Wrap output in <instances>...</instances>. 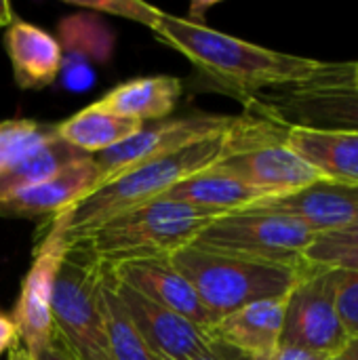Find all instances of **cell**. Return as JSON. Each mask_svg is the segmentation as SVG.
Masks as SVG:
<instances>
[{
    "label": "cell",
    "instance_id": "cell-1",
    "mask_svg": "<svg viewBox=\"0 0 358 360\" xmlns=\"http://www.w3.org/2000/svg\"><path fill=\"white\" fill-rule=\"evenodd\" d=\"M152 32L190 59L222 91L243 101L270 89L306 82L323 65V61L272 51L165 11L158 13Z\"/></svg>",
    "mask_w": 358,
    "mask_h": 360
},
{
    "label": "cell",
    "instance_id": "cell-2",
    "mask_svg": "<svg viewBox=\"0 0 358 360\" xmlns=\"http://www.w3.org/2000/svg\"><path fill=\"white\" fill-rule=\"evenodd\" d=\"M226 131L162 158L139 165L82 198L70 209L68 243L78 240L87 232L122 213L158 200L179 181L217 165L226 154Z\"/></svg>",
    "mask_w": 358,
    "mask_h": 360
},
{
    "label": "cell",
    "instance_id": "cell-3",
    "mask_svg": "<svg viewBox=\"0 0 358 360\" xmlns=\"http://www.w3.org/2000/svg\"><path fill=\"white\" fill-rule=\"evenodd\" d=\"M217 217L224 215L184 202L154 200L101 224L74 243L84 245L103 266L169 257L188 247L200 230Z\"/></svg>",
    "mask_w": 358,
    "mask_h": 360
},
{
    "label": "cell",
    "instance_id": "cell-4",
    "mask_svg": "<svg viewBox=\"0 0 358 360\" xmlns=\"http://www.w3.org/2000/svg\"><path fill=\"white\" fill-rule=\"evenodd\" d=\"M169 262L194 287L217 321L249 304L289 295L306 266L289 268L251 262L203 251L192 245L169 255Z\"/></svg>",
    "mask_w": 358,
    "mask_h": 360
},
{
    "label": "cell",
    "instance_id": "cell-5",
    "mask_svg": "<svg viewBox=\"0 0 358 360\" xmlns=\"http://www.w3.org/2000/svg\"><path fill=\"white\" fill-rule=\"evenodd\" d=\"M101 264L80 243H70L53 300V333L74 360H112L101 310Z\"/></svg>",
    "mask_w": 358,
    "mask_h": 360
},
{
    "label": "cell",
    "instance_id": "cell-6",
    "mask_svg": "<svg viewBox=\"0 0 358 360\" xmlns=\"http://www.w3.org/2000/svg\"><path fill=\"white\" fill-rule=\"evenodd\" d=\"M354 63H323L306 82L257 93L253 103L287 127L340 131L358 135V89L352 84Z\"/></svg>",
    "mask_w": 358,
    "mask_h": 360
},
{
    "label": "cell",
    "instance_id": "cell-7",
    "mask_svg": "<svg viewBox=\"0 0 358 360\" xmlns=\"http://www.w3.org/2000/svg\"><path fill=\"white\" fill-rule=\"evenodd\" d=\"M314 238L317 234L295 219L241 211L213 219L190 245L230 257L302 268Z\"/></svg>",
    "mask_w": 358,
    "mask_h": 360
},
{
    "label": "cell",
    "instance_id": "cell-8",
    "mask_svg": "<svg viewBox=\"0 0 358 360\" xmlns=\"http://www.w3.org/2000/svg\"><path fill=\"white\" fill-rule=\"evenodd\" d=\"M281 344L298 346L325 359L348 350L350 340L335 308L333 268L306 262L287 300Z\"/></svg>",
    "mask_w": 358,
    "mask_h": 360
},
{
    "label": "cell",
    "instance_id": "cell-9",
    "mask_svg": "<svg viewBox=\"0 0 358 360\" xmlns=\"http://www.w3.org/2000/svg\"><path fill=\"white\" fill-rule=\"evenodd\" d=\"M232 118L234 116L200 112V114H190L181 118L156 120L152 127L143 124V129L131 135L129 139L93 156L97 165V173H99V188L139 165H146L150 160H156L181 148H188L196 141L224 133L232 124Z\"/></svg>",
    "mask_w": 358,
    "mask_h": 360
},
{
    "label": "cell",
    "instance_id": "cell-10",
    "mask_svg": "<svg viewBox=\"0 0 358 360\" xmlns=\"http://www.w3.org/2000/svg\"><path fill=\"white\" fill-rule=\"evenodd\" d=\"M68 224L70 209L55 215L51 232L34 253L32 266L23 278L21 295L13 314L21 344L36 359L53 340V316L51 300L61 262L68 253Z\"/></svg>",
    "mask_w": 358,
    "mask_h": 360
},
{
    "label": "cell",
    "instance_id": "cell-11",
    "mask_svg": "<svg viewBox=\"0 0 358 360\" xmlns=\"http://www.w3.org/2000/svg\"><path fill=\"white\" fill-rule=\"evenodd\" d=\"M114 289L154 360H200L215 344L211 329L150 302L116 278Z\"/></svg>",
    "mask_w": 358,
    "mask_h": 360
},
{
    "label": "cell",
    "instance_id": "cell-12",
    "mask_svg": "<svg viewBox=\"0 0 358 360\" xmlns=\"http://www.w3.org/2000/svg\"><path fill=\"white\" fill-rule=\"evenodd\" d=\"M287 137L260 141L243 152L230 154L213 165L215 171L226 173L255 190L274 196L300 192L323 179L308 162H304L285 143Z\"/></svg>",
    "mask_w": 358,
    "mask_h": 360
},
{
    "label": "cell",
    "instance_id": "cell-13",
    "mask_svg": "<svg viewBox=\"0 0 358 360\" xmlns=\"http://www.w3.org/2000/svg\"><path fill=\"white\" fill-rule=\"evenodd\" d=\"M245 211L283 215L314 234H325L358 224V184L321 179L300 192L260 200Z\"/></svg>",
    "mask_w": 358,
    "mask_h": 360
},
{
    "label": "cell",
    "instance_id": "cell-14",
    "mask_svg": "<svg viewBox=\"0 0 358 360\" xmlns=\"http://www.w3.org/2000/svg\"><path fill=\"white\" fill-rule=\"evenodd\" d=\"M108 268L118 283L200 327L211 329L217 323L194 287L171 266L169 257L120 262Z\"/></svg>",
    "mask_w": 358,
    "mask_h": 360
},
{
    "label": "cell",
    "instance_id": "cell-15",
    "mask_svg": "<svg viewBox=\"0 0 358 360\" xmlns=\"http://www.w3.org/2000/svg\"><path fill=\"white\" fill-rule=\"evenodd\" d=\"M287 300L289 295L249 304L219 319L211 335L249 360L264 359L281 346Z\"/></svg>",
    "mask_w": 358,
    "mask_h": 360
},
{
    "label": "cell",
    "instance_id": "cell-16",
    "mask_svg": "<svg viewBox=\"0 0 358 360\" xmlns=\"http://www.w3.org/2000/svg\"><path fill=\"white\" fill-rule=\"evenodd\" d=\"M99 188V173L93 156L78 160L46 179L40 186L17 192L15 196L0 202V215L13 217H38V215H59Z\"/></svg>",
    "mask_w": 358,
    "mask_h": 360
},
{
    "label": "cell",
    "instance_id": "cell-17",
    "mask_svg": "<svg viewBox=\"0 0 358 360\" xmlns=\"http://www.w3.org/2000/svg\"><path fill=\"white\" fill-rule=\"evenodd\" d=\"M4 46L21 89H44L59 78L61 46L46 30L15 19L4 34Z\"/></svg>",
    "mask_w": 358,
    "mask_h": 360
},
{
    "label": "cell",
    "instance_id": "cell-18",
    "mask_svg": "<svg viewBox=\"0 0 358 360\" xmlns=\"http://www.w3.org/2000/svg\"><path fill=\"white\" fill-rule=\"evenodd\" d=\"M287 148L323 175V179L358 184V135L289 127Z\"/></svg>",
    "mask_w": 358,
    "mask_h": 360
},
{
    "label": "cell",
    "instance_id": "cell-19",
    "mask_svg": "<svg viewBox=\"0 0 358 360\" xmlns=\"http://www.w3.org/2000/svg\"><path fill=\"white\" fill-rule=\"evenodd\" d=\"M266 198H272V196L226 173H219L211 167L203 173H196L179 181L169 192H165L158 200L184 202V205H192L198 209L215 211L219 215H230V213L245 211L251 205L266 200Z\"/></svg>",
    "mask_w": 358,
    "mask_h": 360
},
{
    "label": "cell",
    "instance_id": "cell-20",
    "mask_svg": "<svg viewBox=\"0 0 358 360\" xmlns=\"http://www.w3.org/2000/svg\"><path fill=\"white\" fill-rule=\"evenodd\" d=\"M181 91L184 82L175 76H148L118 84L95 103L112 114L146 124L148 120H165L175 110Z\"/></svg>",
    "mask_w": 358,
    "mask_h": 360
},
{
    "label": "cell",
    "instance_id": "cell-21",
    "mask_svg": "<svg viewBox=\"0 0 358 360\" xmlns=\"http://www.w3.org/2000/svg\"><path fill=\"white\" fill-rule=\"evenodd\" d=\"M141 129H143V122L112 114L99 108L97 103H91L89 108L59 122L57 135L70 146L78 148L80 152L95 156L129 139Z\"/></svg>",
    "mask_w": 358,
    "mask_h": 360
},
{
    "label": "cell",
    "instance_id": "cell-22",
    "mask_svg": "<svg viewBox=\"0 0 358 360\" xmlns=\"http://www.w3.org/2000/svg\"><path fill=\"white\" fill-rule=\"evenodd\" d=\"M84 158H89V154L70 146L59 135L53 137L51 141L42 143L15 165L0 171V202L15 196L17 192L44 184L46 179L68 169L70 165Z\"/></svg>",
    "mask_w": 358,
    "mask_h": 360
},
{
    "label": "cell",
    "instance_id": "cell-23",
    "mask_svg": "<svg viewBox=\"0 0 358 360\" xmlns=\"http://www.w3.org/2000/svg\"><path fill=\"white\" fill-rule=\"evenodd\" d=\"M61 55L78 57L84 61L106 63L114 53V32L112 27L93 11L68 15L59 21Z\"/></svg>",
    "mask_w": 358,
    "mask_h": 360
},
{
    "label": "cell",
    "instance_id": "cell-24",
    "mask_svg": "<svg viewBox=\"0 0 358 360\" xmlns=\"http://www.w3.org/2000/svg\"><path fill=\"white\" fill-rule=\"evenodd\" d=\"M99 295H101V310H103V321L108 329L112 360H154L150 350L146 348L143 340L139 338L137 329L133 327L122 302L116 295L114 276L110 268L103 264H101Z\"/></svg>",
    "mask_w": 358,
    "mask_h": 360
},
{
    "label": "cell",
    "instance_id": "cell-25",
    "mask_svg": "<svg viewBox=\"0 0 358 360\" xmlns=\"http://www.w3.org/2000/svg\"><path fill=\"white\" fill-rule=\"evenodd\" d=\"M57 137V124H44L27 118L0 122V171L15 165L42 143Z\"/></svg>",
    "mask_w": 358,
    "mask_h": 360
},
{
    "label": "cell",
    "instance_id": "cell-26",
    "mask_svg": "<svg viewBox=\"0 0 358 360\" xmlns=\"http://www.w3.org/2000/svg\"><path fill=\"white\" fill-rule=\"evenodd\" d=\"M331 268V266H329ZM335 308L340 323L350 342L358 340V272L333 268Z\"/></svg>",
    "mask_w": 358,
    "mask_h": 360
},
{
    "label": "cell",
    "instance_id": "cell-27",
    "mask_svg": "<svg viewBox=\"0 0 358 360\" xmlns=\"http://www.w3.org/2000/svg\"><path fill=\"white\" fill-rule=\"evenodd\" d=\"M72 4L82 6L84 11H93V13L118 15V17L137 21L150 30L154 27V21L160 13V8L139 2V0H72Z\"/></svg>",
    "mask_w": 358,
    "mask_h": 360
},
{
    "label": "cell",
    "instance_id": "cell-28",
    "mask_svg": "<svg viewBox=\"0 0 358 360\" xmlns=\"http://www.w3.org/2000/svg\"><path fill=\"white\" fill-rule=\"evenodd\" d=\"M59 78L65 91L72 93H82L89 91L95 84V70L91 68L89 61L78 59V57H63L61 55V70Z\"/></svg>",
    "mask_w": 358,
    "mask_h": 360
},
{
    "label": "cell",
    "instance_id": "cell-29",
    "mask_svg": "<svg viewBox=\"0 0 358 360\" xmlns=\"http://www.w3.org/2000/svg\"><path fill=\"white\" fill-rule=\"evenodd\" d=\"M358 249V224L333 230V232H325V234H317L314 243L310 245L308 253H323V251H357ZM304 255V257H306Z\"/></svg>",
    "mask_w": 358,
    "mask_h": 360
},
{
    "label": "cell",
    "instance_id": "cell-30",
    "mask_svg": "<svg viewBox=\"0 0 358 360\" xmlns=\"http://www.w3.org/2000/svg\"><path fill=\"white\" fill-rule=\"evenodd\" d=\"M306 262L319 266H331L340 270H354L358 272V249L357 251H323V253H308Z\"/></svg>",
    "mask_w": 358,
    "mask_h": 360
},
{
    "label": "cell",
    "instance_id": "cell-31",
    "mask_svg": "<svg viewBox=\"0 0 358 360\" xmlns=\"http://www.w3.org/2000/svg\"><path fill=\"white\" fill-rule=\"evenodd\" d=\"M257 360H329L317 352H310V350H304V348H298V346H289V344H281L272 354L264 356V359Z\"/></svg>",
    "mask_w": 358,
    "mask_h": 360
},
{
    "label": "cell",
    "instance_id": "cell-32",
    "mask_svg": "<svg viewBox=\"0 0 358 360\" xmlns=\"http://www.w3.org/2000/svg\"><path fill=\"white\" fill-rule=\"evenodd\" d=\"M17 340H19V333H17V325H15L13 316H8L6 312L0 310V354L4 350H8Z\"/></svg>",
    "mask_w": 358,
    "mask_h": 360
},
{
    "label": "cell",
    "instance_id": "cell-33",
    "mask_svg": "<svg viewBox=\"0 0 358 360\" xmlns=\"http://www.w3.org/2000/svg\"><path fill=\"white\" fill-rule=\"evenodd\" d=\"M200 360H249L247 356H243L241 352L232 350L230 346L222 344L219 340H215V344L211 346V350L203 356Z\"/></svg>",
    "mask_w": 358,
    "mask_h": 360
},
{
    "label": "cell",
    "instance_id": "cell-34",
    "mask_svg": "<svg viewBox=\"0 0 358 360\" xmlns=\"http://www.w3.org/2000/svg\"><path fill=\"white\" fill-rule=\"evenodd\" d=\"M36 360H74L72 359V354L63 348V344L55 338V333H53V340H51V344L36 356Z\"/></svg>",
    "mask_w": 358,
    "mask_h": 360
},
{
    "label": "cell",
    "instance_id": "cell-35",
    "mask_svg": "<svg viewBox=\"0 0 358 360\" xmlns=\"http://www.w3.org/2000/svg\"><path fill=\"white\" fill-rule=\"evenodd\" d=\"M8 360H36L30 350L21 344V340H17L11 348H8Z\"/></svg>",
    "mask_w": 358,
    "mask_h": 360
},
{
    "label": "cell",
    "instance_id": "cell-36",
    "mask_svg": "<svg viewBox=\"0 0 358 360\" xmlns=\"http://www.w3.org/2000/svg\"><path fill=\"white\" fill-rule=\"evenodd\" d=\"M13 21H15V13H13L11 2L0 0V27H8Z\"/></svg>",
    "mask_w": 358,
    "mask_h": 360
},
{
    "label": "cell",
    "instance_id": "cell-37",
    "mask_svg": "<svg viewBox=\"0 0 358 360\" xmlns=\"http://www.w3.org/2000/svg\"><path fill=\"white\" fill-rule=\"evenodd\" d=\"M329 360H358V354L348 346V350L346 352H342V354H338V356H333V359Z\"/></svg>",
    "mask_w": 358,
    "mask_h": 360
},
{
    "label": "cell",
    "instance_id": "cell-38",
    "mask_svg": "<svg viewBox=\"0 0 358 360\" xmlns=\"http://www.w3.org/2000/svg\"><path fill=\"white\" fill-rule=\"evenodd\" d=\"M352 84L358 89V63H354V68H352Z\"/></svg>",
    "mask_w": 358,
    "mask_h": 360
},
{
    "label": "cell",
    "instance_id": "cell-39",
    "mask_svg": "<svg viewBox=\"0 0 358 360\" xmlns=\"http://www.w3.org/2000/svg\"><path fill=\"white\" fill-rule=\"evenodd\" d=\"M350 348H352V350H354V352L358 354V340L357 342H350Z\"/></svg>",
    "mask_w": 358,
    "mask_h": 360
}]
</instances>
